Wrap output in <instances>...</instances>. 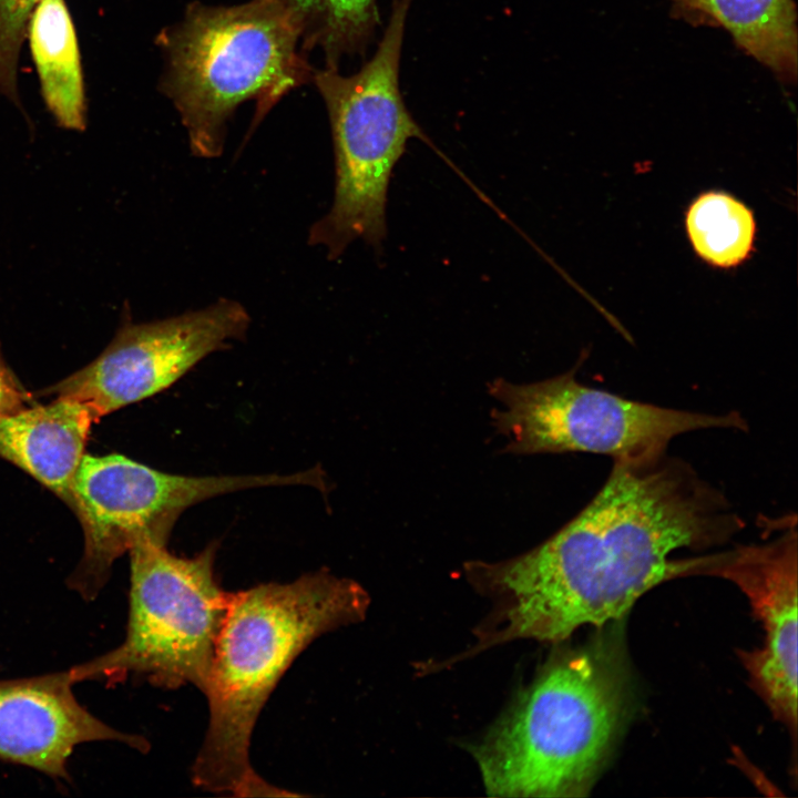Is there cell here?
Here are the masks:
<instances>
[{"mask_svg": "<svg viewBox=\"0 0 798 798\" xmlns=\"http://www.w3.org/2000/svg\"><path fill=\"white\" fill-rule=\"evenodd\" d=\"M744 526L686 461H613L594 498L548 540L512 559L464 564L493 608L462 655L520 638L561 643L584 625L620 621L653 587L692 575L695 557L674 551L725 544Z\"/></svg>", "mask_w": 798, "mask_h": 798, "instance_id": "obj_1", "label": "cell"}, {"mask_svg": "<svg viewBox=\"0 0 798 798\" xmlns=\"http://www.w3.org/2000/svg\"><path fill=\"white\" fill-rule=\"evenodd\" d=\"M369 596L326 570L231 593L203 694L208 725L192 766L201 789L239 797L288 795L249 760L252 733L277 683L320 635L364 620Z\"/></svg>", "mask_w": 798, "mask_h": 798, "instance_id": "obj_2", "label": "cell"}, {"mask_svg": "<svg viewBox=\"0 0 798 798\" xmlns=\"http://www.w3.org/2000/svg\"><path fill=\"white\" fill-rule=\"evenodd\" d=\"M628 672L621 640L551 656L469 750L498 797H584L624 725Z\"/></svg>", "mask_w": 798, "mask_h": 798, "instance_id": "obj_3", "label": "cell"}, {"mask_svg": "<svg viewBox=\"0 0 798 798\" xmlns=\"http://www.w3.org/2000/svg\"><path fill=\"white\" fill-rule=\"evenodd\" d=\"M155 44L163 62L157 89L178 114L191 152L203 158L223 153L238 106L255 103L252 134L283 98L311 83L316 70L280 0L191 1Z\"/></svg>", "mask_w": 798, "mask_h": 798, "instance_id": "obj_4", "label": "cell"}, {"mask_svg": "<svg viewBox=\"0 0 798 798\" xmlns=\"http://www.w3.org/2000/svg\"><path fill=\"white\" fill-rule=\"evenodd\" d=\"M411 0H396L372 58L355 73L316 69L311 83L329 119L335 153V194L314 223L308 243L338 258L356 239L379 249L386 237L392 170L410 139L429 142L408 111L399 85L400 57Z\"/></svg>", "mask_w": 798, "mask_h": 798, "instance_id": "obj_5", "label": "cell"}, {"mask_svg": "<svg viewBox=\"0 0 798 798\" xmlns=\"http://www.w3.org/2000/svg\"><path fill=\"white\" fill-rule=\"evenodd\" d=\"M129 618L123 642L70 668L76 683L143 677L163 688L204 692L231 593L214 573L216 544L182 557L140 541L130 551Z\"/></svg>", "mask_w": 798, "mask_h": 798, "instance_id": "obj_6", "label": "cell"}, {"mask_svg": "<svg viewBox=\"0 0 798 798\" xmlns=\"http://www.w3.org/2000/svg\"><path fill=\"white\" fill-rule=\"evenodd\" d=\"M576 368L532 383L495 379L489 393L502 409L491 413L513 454L589 452L613 461L666 453L683 433L703 429L746 430L738 411L714 415L661 407L582 385Z\"/></svg>", "mask_w": 798, "mask_h": 798, "instance_id": "obj_7", "label": "cell"}, {"mask_svg": "<svg viewBox=\"0 0 798 798\" xmlns=\"http://www.w3.org/2000/svg\"><path fill=\"white\" fill-rule=\"evenodd\" d=\"M311 482L309 470L191 477L163 472L121 454H83L68 505L83 529L84 551L68 584L84 600L95 598L116 559L140 541L166 545L178 516L202 501L252 488Z\"/></svg>", "mask_w": 798, "mask_h": 798, "instance_id": "obj_8", "label": "cell"}, {"mask_svg": "<svg viewBox=\"0 0 798 798\" xmlns=\"http://www.w3.org/2000/svg\"><path fill=\"white\" fill-rule=\"evenodd\" d=\"M249 324L246 308L228 298L165 319L127 320L95 360L41 393L84 405L98 422L165 390L209 354L244 338Z\"/></svg>", "mask_w": 798, "mask_h": 798, "instance_id": "obj_9", "label": "cell"}, {"mask_svg": "<svg viewBox=\"0 0 798 798\" xmlns=\"http://www.w3.org/2000/svg\"><path fill=\"white\" fill-rule=\"evenodd\" d=\"M698 575L733 582L761 622L764 642L739 657L774 718L797 737L796 516L774 541L702 555Z\"/></svg>", "mask_w": 798, "mask_h": 798, "instance_id": "obj_10", "label": "cell"}, {"mask_svg": "<svg viewBox=\"0 0 798 798\" xmlns=\"http://www.w3.org/2000/svg\"><path fill=\"white\" fill-rule=\"evenodd\" d=\"M70 668L0 679V759L69 780L68 763L85 743L112 740L140 751L147 740L103 723L76 699Z\"/></svg>", "mask_w": 798, "mask_h": 798, "instance_id": "obj_11", "label": "cell"}, {"mask_svg": "<svg viewBox=\"0 0 798 798\" xmlns=\"http://www.w3.org/2000/svg\"><path fill=\"white\" fill-rule=\"evenodd\" d=\"M95 422L82 403L55 398L0 417V458L19 467L66 504Z\"/></svg>", "mask_w": 798, "mask_h": 798, "instance_id": "obj_12", "label": "cell"}, {"mask_svg": "<svg viewBox=\"0 0 798 798\" xmlns=\"http://www.w3.org/2000/svg\"><path fill=\"white\" fill-rule=\"evenodd\" d=\"M27 35L45 105L66 130L85 127L81 55L64 0H40L31 12Z\"/></svg>", "mask_w": 798, "mask_h": 798, "instance_id": "obj_13", "label": "cell"}, {"mask_svg": "<svg viewBox=\"0 0 798 798\" xmlns=\"http://www.w3.org/2000/svg\"><path fill=\"white\" fill-rule=\"evenodd\" d=\"M700 21L724 27L748 54L780 79L797 72V14L792 0H692Z\"/></svg>", "mask_w": 798, "mask_h": 798, "instance_id": "obj_14", "label": "cell"}, {"mask_svg": "<svg viewBox=\"0 0 798 798\" xmlns=\"http://www.w3.org/2000/svg\"><path fill=\"white\" fill-rule=\"evenodd\" d=\"M295 17L303 50H319L327 69L365 53L379 23L377 0H280Z\"/></svg>", "mask_w": 798, "mask_h": 798, "instance_id": "obj_15", "label": "cell"}, {"mask_svg": "<svg viewBox=\"0 0 798 798\" xmlns=\"http://www.w3.org/2000/svg\"><path fill=\"white\" fill-rule=\"evenodd\" d=\"M686 228L696 253L718 267L744 262L753 249L756 232L751 211L719 192L703 194L692 203Z\"/></svg>", "mask_w": 798, "mask_h": 798, "instance_id": "obj_16", "label": "cell"}, {"mask_svg": "<svg viewBox=\"0 0 798 798\" xmlns=\"http://www.w3.org/2000/svg\"><path fill=\"white\" fill-rule=\"evenodd\" d=\"M40 0H0V94L20 104L18 62L32 10Z\"/></svg>", "mask_w": 798, "mask_h": 798, "instance_id": "obj_17", "label": "cell"}, {"mask_svg": "<svg viewBox=\"0 0 798 798\" xmlns=\"http://www.w3.org/2000/svg\"><path fill=\"white\" fill-rule=\"evenodd\" d=\"M35 403L3 359L0 347V417Z\"/></svg>", "mask_w": 798, "mask_h": 798, "instance_id": "obj_18", "label": "cell"}, {"mask_svg": "<svg viewBox=\"0 0 798 798\" xmlns=\"http://www.w3.org/2000/svg\"><path fill=\"white\" fill-rule=\"evenodd\" d=\"M682 13L692 20H699L692 0H672Z\"/></svg>", "mask_w": 798, "mask_h": 798, "instance_id": "obj_19", "label": "cell"}]
</instances>
